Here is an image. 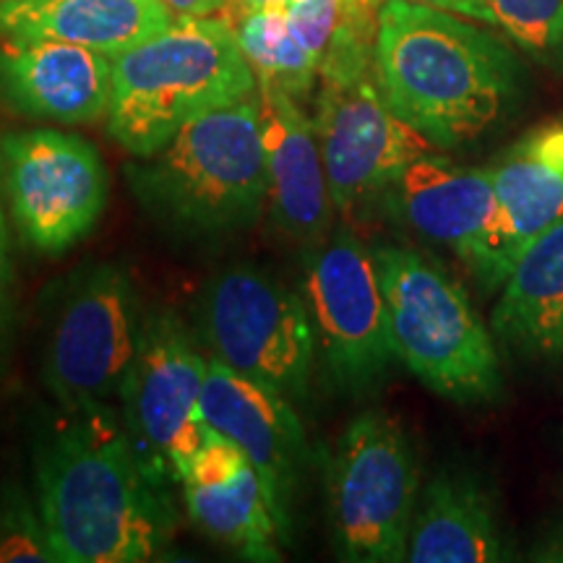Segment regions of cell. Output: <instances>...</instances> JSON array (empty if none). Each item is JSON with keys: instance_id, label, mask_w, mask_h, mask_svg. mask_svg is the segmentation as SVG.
Returning a JSON list of instances; mask_svg holds the SVG:
<instances>
[{"instance_id": "3957f363", "label": "cell", "mask_w": 563, "mask_h": 563, "mask_svg": "<svg viewBox=\"0 0 563 563\" xmlns=\"http://www.w3.org/2000/svg\"><path fill=\"white\" fill-rule=\"evenodd\" d=\"M256 91L232 21L175 16L167 30L112 58L104 121L131 157H150L203 112Z\"/></svg>"}, {"instance_id": "7402d4cb", "label": "cell", "mask_w": 563, "mask_h": 563, "mask_svg": "<svg viewBox=\"0 0 563 563\" xmlns=\"http://www.w3.org/2000/svg\"><path fill=\"white\" fill-rule=\"evenodd\" d=\"M232 26L258 87L279 89L300 102L313 95L321 60L302 45L285 9L243 11Z\"/></svg>"}, {"instance_id": "30bf717a", "label": "cell", "mask_w": 563, "mask_h": 563, "mask_svg": "<svg viewBox=\"0 0 563 563\" xmlns=\"http://www.w3.org/2000/svg\"><path fill=\"white\" fill-rule=\"evenodd\" d=\"M209 355L173 311L146 313L139 350L121 384V418L144 475L159 490L186 481L207 426L201 389Z\"/></svg>"}, {"instance_id": "d4e9b609", "label": "cell", "mask_w": 563, "mask_h": 563, "mask_svg": "<svg viewBox=\"0 0 563 563\" xmlns=\"http://www.w3.org/2000/svg\"><path fill=\"white\" fill-rule=\"evenodd\" d=\"M13 287H16V272L11 262V235L5 214L0 217V350L9 340L13 321Z\"/></svg>"}, {"instance_id": "83f0119b", "label": "cell", "mask_w": 563, "mask_h": 563, "mask_svg": "<svg viewBox=\"0 0 563 563\" xmlns=\"http://www.w3.org/2000/svg\"><path fill=\"white\" fill-rule=\"evenodd\" d=\"M532 559L538 561H563V527L543 534L538 545L532 548Z\"/></svg>"}, {"instance_id": "4316f807", "label": "cell", "mask_w": 563, "mask_h": 563, "mask_svg": "<svg viewBox=\"0 0 563 563\" xmlns=\"http://www.w3.org/2000/svg\"><path fill=\"white\" fill-rule=\"evenodd\" d=\"M175 16H214L232 0H162Z\"/></svg>"}, {"instance_id": "9a60e30c", "label": "cell", "mask_w": 563, "mask_h": 563, "mask_svg": "<svg viewBox=\"0 0 563 563\" xmlns=\"http://www.w3.org/2000/svg\"><path fill=\"white\" fill-rule=\"evenodd\" d=\"M112 58L60 40L0 42V102L30 121L89 125L108 118Z\"/></svg>"}, {"instance_id": "4dcf8cb0", "label": "cell", "mask_w": 563, "mask_h": 563, "mask_svg": "<svg viewBox=\"0 0 563 563\" xmlns=\"http://www.w3.org/2000/svg\"><path fill=\"white\" fill-rule=\"evenodd\" d=\"M0 217H3V207H0Z\"/></svg>"}, {"instance_id": "8992f818", "label": "cell", "mask_w": 563, "mask_h": 563, "mask_svg": "<svg viewBox=\"0 0 563 563\" xmlns=\"http://www.w3.org/2000/svg\"><path fill=\"white\" fill-rule=\"evenodd\" d=\"M373 256L397 361L449 402H496L504 389L496 336L462 282L407 245H378Z\"/></svg>"}, {"instance_id": "f546056e", "label": "cell", "mask_w": 563, "mask_h": 563, "mask_svg": "<svg viewBox=\"0 0 563 563\" xmlns=\"http://www.w3.org/2000/svg\"><path fill=\"white\" fill-rule=\"evenodd\" d=\"M292 3H300V0H232L238 13L243 11H258V9H290Z\"/></svg>"}, {"instance_id": "6da1fadb", "label": "cell", "mask_w": 563, "mask_h": 563, "mask_svg": "<svg viewBox=\"0 0 563 563\" xmlns=\"http://www.w3.org/2000/svg\"><path fill=\"white\" fill-rule=\"evenodd\" d=\"M34 498L58 563H144L173 543L170 493L144 475L108 402L60 407L42 431Z\"/></svg>"}, {"instance_id": "52a82bcc", "label": "cell", "mask_w": 563, "mask_h": 563, "mask_svg": "<svg viewBox=\"0 0 563 563\" xmlns=\"http://www.w3.org/2000/svg\"><path fill=\"white\" fill-rule=\"evenodd\" d=\"M323 488L336 559L407 561L420 498V464L397 415L365 410L352 418L329 454Z\"/></svg>"}, {"instance_id": "f1b7e54d", "label": "cell", "mask_w": 563, "mask_h": 563, "mask_svg": "<svg viewBox=\"0 0 563 563\" xmlns=\"http://www.w3.org/2000/svg\"><path fill=\"white\" fill-rule=\"evenodd\" d=\"M384 3L386 0H342V13L355 21H365V24H376L378 9Z\"/></svg>"}, {"instance_id": "7c38bea8", "label": "cell", "mask_w": 563, "mask_h": 563, "mask_svg": "<svg viewBox=\"0 0 563 563\" xmlns=\"http://www.w3.org/2000/svg\"><path fill=\"white\" fill-rule=\"evenodd\" d=\"M0 183L21 241L40 253H63L81 243L110 199L100 150L58 129L0 136Z\"/></svg>"}, {"instance_id": "7a4b0ae2", "label": "cell", "mask_w": 563, "mask_h": 563, "mask_svg": "<svg viewBox=\"0 0 563 563\" xmlns=\"http://www.w3.org/2000/svg\"><path fill=\"white\" fill-rule=\"evenodd\" d=\"M373 68L389 108L446 152L483 139L525 95V68L509 40L410 0L378 9Z\"/></svg>"}, {"instance_id": "ba28073f", "label": "cell", "mask_w": 563, "mask_h": 563, "mask_svg": "<svg viewBox=\"0 0 563 563\" xmlns=\"http://www.w3.org/2000/svg\"><path fill=\"white\" fill-rule=\"evenodd\" d=\"M196 323L209 357L306 402L319 355L300 290L256 266H230L203 285Z\"/></svg>"}, {"instance_id": "5b68a950", "label": "cell", "mask_w": 563, "mask_h": 563, "mask_svg": "<svg viewBox=\"0 0 563 563\" xmlns=\"http://www.w3.org/2000/svg\"><path fill=\"white\" fill-rule=\"evenodd\" d=\"M376 26L340 16L321 60L313 129L334 209L342 217L382 203L407 165L439 152L384 100L373 68Z\"/></svg>"}, {"instance_id": "9c48e42d", "label": "cell", "mask_w": 563, "mask_h": 563, "mask_svg": "<svg viewBox=\"0 0 563 563\" xmlns=\"http://www.w3.org/2000/svg\"><path fill=\"white\" fill-rule=\"evenodd\" d=\"M300 295L311 313L319 371L344 397L376 391L397 352L373 251L347 224L308 245Z\"/></svg>"}, {"instance_id": "d6986e66", "label": "cell", "mask_w": 563, "mask_h": 563, "mask_svg": "<svg viewBox=\"0 0 563 563\" xmlns=\"http://www.w3.org/2000/svg\"><path fill=\"white\" fill-rule=\"evenodd\" d=\"M162 0H0V34L60 40L118 58L173 24Z\"/></svg>"}, {"instance_id": "5bb4252c", "label": "cell", "mask_w": 563, "mask_h": 563, "mask_svg": "<svg viewBox=\"0 0 563 563\" xmlns=\"http://www.w3.org/2000/svg\"><path fill=\"white\" fill-rule=\"evenodd\" d=\"M382 207L422 241L441 245L488 290L498 203L488 167H470L433 152L407 165Z\"/></svg>"}, {"instance_id": "ffe728a7", "label": "cell", "mask_w": 563, "mask_h": 563, "mask_svg": "<svg viewBox=\"0 0 563 563\" xmlns=\"http://www.w3.org/2000/svg\"><path fill=\"white\" fill-rule=\"evenodd\" d=\"M493 336L532 361H563V222L532 241L504 279Z\"/></svg>"}, {"instance_id": "484cf974", "label": "cell", "mask_w": 563, "mask_h": 563, "mask_svg": "<svg viewBox=\"0 0 563 563\" xmlns=\"http://www.w3.org/2000/svg\"><path fill=\"white\" fill-rule=\"evenodd\" d=\"M410 3L431 5V9H441V11L456 13V16L481 21L485 26H493L490 9L485 0H410Z\"/></svg>"}, {"instance_id": "603a6c76", "label": "cell", "mask_w": 563, "mask_h": 563, "mask_svg": "<svg viewBox=\"0 0 563 563\" xmlns=\"http://www.w3.org/2000/svg\"><path fill=\"white\" fill-rule=\"evenodd\" d=\"M493 30L548 70L563 74V0H485Z\"/></svg>"}, {"instance_id": "44dd1931", "label": "cell", "mask_w": 563, "mask_h": 563, "mask_svg": "<svg viewBox=\"0 0 563 563\" xmlns=\"http://www.w3.org/2000/svg\"><path fill=\"white\" fill-rule=\"evenodd\" d=\"M191 522L245 561H282V540L264 483L253 464L211 485H180Z\"/></svg>"}, {"instance_id": "2e32d148", "label": "cell", "mask_w": 563, "mask_h": 563, "mask_svg": "<svg viewBox=\"0 0 563 563\" xmlns=\"http://www.w3.org/2000/svg\"><path fill=\"white\" fill-rule=\"evenodd\" d=\"M266 150V209L282 235L316 245L332 232L334 201L329 191L313 118L300 100L279 89L258 87Z\"/></svg>"}, {"instance_id": "4fadbf2b", "label": "cell", "mask_w": 563, "mask_h": 563, "mask_svg": "<svg viewBox=\"0 0 563 563\" xmlns=\"http://www.w3.org/2000/svg\"><path fill=\"white\" fill-rule=\"evenodd\" d=\"M201 415L243 449L262 477L282 540L292 543L295 498L308 462L306 428L295 402L272 386L209 357Z\"/></svg>"}, {"instance_id": "277c9868", "label": "cell", "mask_w": 563, "mask_h": 563, "mask_svg": "<svg viewBox=\"0 0 563 563\" xmlns=\"http://www.w3.org/2000/svg\"><path fill=\"white\" fill-rule=\"evenodd\" d=\"M125 175L141 207L183 235L251 228L269 191L258 91L203 112L162 150L133 157Z\"/></svg>"}, {"instance_id": "cb8c5ba5", "label": "cell", "mask_w": 563, "mask_h": 563, "mask_svg": "<svg viewBox=\"0 0 563 563\" xmlns=\"http://www.w3.org/2000/svg\"><path fill=\"white\" fill-rule=\"evenodd\" d=\"M58 563L47 538L37 498L21 488L19 481L0 488V563Z\"/></svg>"}, {"instance_id": "ac0fdd59", "label": "cell", "mask_w": 563, "mask_h": 563, "mask_svg": "<svg viewBox=\"0 0 563 563\" xmlns=\"http://www.w3.org/2000/svg\"><path fill=\"white\" fill-rule=\"evenodd\" d=\"M511 559V538L496 493L477 470L449 464L422 485L407 561L504 563Z\"/></svg>"}, {"instance_id": "e0dca14e", "label": "cell", "mask_w": 563, "mask_h": 563, "mask_svg": "<svg viewBox=\"0 0 563 563\" xmlns=\"http://www.w3.org/2000/svg\"><path fill=\"white\" fill-rule=\"evenodd\" d=\"M498 220L488 290H501L522 251L563 222V121L522 133L490 165Z\"/></svg>"}, {"instance_id": "8fae6325", "label": "cell", "mask_w": 563, "mask_h": 563, "mask_svg": "<svg viewBox=\"0 0 563 563\" xmlns=\"http://www.w3.org/2000/svg\"><path fill=\"white\" fill-rule=\"evenodd\" d=\"M141 298L118 264H89L63 285L47 327L42 378L58 407L110 402L139 350Z\"/></svg>"}]
</instances>
